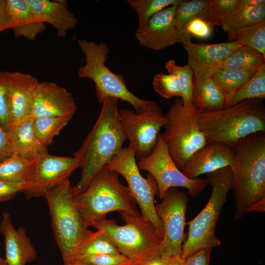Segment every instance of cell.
Instances as JSON below:
<instances>
[{
    "label": "cell",
    "mask_w": 265,
    "mask_h": 265,
    "mask_svg": "<svg viewBox=\"0 0 265 265\" xmlns=\"http://www.w3.org/2000/svg\"><path fill=\"white\" fill-rule=\"evenodd\" d=\"M232 149L229 167L238 220L248 212H265V132L250 135Z\"/></svg>",
    "instance_id": "cell-1"
},
{
    "label": "cell",
    "mask_w": 265,
    "mask_h": 265,
    "mask_svg": "<svg viewBox=\"0 0 265 265\" xmlns=\"http://www.w3.org/2000/svg\"><path fill=\"white\" fill-rule=\"evenodd\" d=\"M118 100L110 97L103 101L96 123L74 154L82 168L80 181L72 187L74 196L87 188L95 174L107 164L127 140L119 118Z\"/></svg>",
    "instance_id": "cell-2"
},
{
    "label": "cell",
    "mask_w": 265,
    "mask_h": 265,
    "mask_svg": "<svg viewBox=\"0 0 265 265\" xmlns=\"http://www.w3.org/2000/svg\"><path fill=\"white\" fill-rule=\"evenodd\" d=\"M197 123L207 143L215 141L233 148L250 135L265 132V108L263 100H246L217 111L199 113Z\"/></svg>",
    "instance_id": "cell-3"
},
{
    "label": "cell",
    "mask_w": 265,
    "mask_h": 265,
    "mask_svg": "<svg viewBox=\"0 0 265 265\" xmlns=\"http://www.w3.org/2000/svg\"><path fill=\"white\" fill-rule=\"evenodd\" d=\"M119 175L106 165L95 174L83 192L74 196L76 205L88 228L94 227L112 212L141 214L129 187L119 181Z\"/></svg>",
    "instance_id": "cell-4"
},
{
    "label": "cell",
    "mask_w": 265,
    "mask_h": 265,
    "mask_svg": "<svg viewBox=\"0 0 265 265\" xmlns=\"http://www.w3.org/2000/svg\"><path fill=\"white\" fill-rule=\"evenodd\" d=\"M208 185L212 188L208 202L203 209L187 223V238L182 247L181 257L185 259L197 251L213 248L221 244L215 231L222 206L232 188V177L229 167L207 174Z\"/></svg>",
    "instance_id": "cell-5"
},
{
    "label": "cell",
    "mask_w": 265,
    "mask_h": 265,
    "mask_svg": "<svg viewBox=\"0 0 265 265\" xmlns=\"http://www.w3.org/2000/svg\"><path fill=\"white\" fill-rule=\"evenodd\" d=\"M46 198L56 242L64 264L73 263L76 251L91 231L77 207L69 179L49 191Z\"/></svg>",
    "instance_id": "cell-6"
},
{
    "label": "cell",
    "mask_w": 265,
    "mask_h": 265,
    "mask_svg": "<svg viewBox=\"0 0 265 265\" xmlns=\"http://www.w3.org/2000/svg\"><path fill=\"white\" fill-rule=\"evenodd\" d=\"M119 212L125 225H119L115 220L105 218L94 227L103 229L120 253L133 262L141 263L160 255L159 248L163 237L153 223L141 214Z\"/></svg>",
    "instance_id": "cell-7"
},
{
    "label": "cell",
    "mask_w": 265,
    "mask_h": 265,
    "mask_svg": "<svg viewBox=\"0 0 265 265\" xmlns=\"http://www.w3.org/2000/svg\"><path fill=\"white\" fill-rule=\"evenodd\" d=\"M80 50L85 56V63L78 71L79 77L89 79L95 84L97 98L102 104L106 98H114L126 101L138 112L147 104L148 100L142 99L127 87L123 76L117 74L106 66L109 49L106 44L102 41L97 43L85 39L77 41Z\"/></svg>",
    "instance_id": "cell-8"
},
{
    "label": "cell",
    "mask_w": 265,
    "mask_h": 265,
    "mask_svg": "<svg viewBox=\"0 0 265 265\" xmlns=\"http://www.w3.org/2000/svg\"><path fill=\"white\" fill-rule=\"evenodd\" d=\"M199 113L192 104L185 107L181 98H178L164 115L161 135L171 158L181 171L192 155L207 143L198 125Z\"/></svg>",
    "instance_id": "cell-9"
},
{
    "label": "cell",
    "mask_w": 265,
    "mask_h": 265,
    "mask_svg": "<svg viewBox=\"0 0 265 265\" xmlns=\"http://www.w3.org/2000/svg\"><path fill=\"white\" fill-rule=\"evenodd\" d=\"M106 165L124 177L132 196L140 209L141 215L152 222L163 237L162 222L155 210V196L158 193L157 183L150 174H148L147 178L141 175L133 149L129 145L128 147H123L113 156Z\"/></svg>",
    "instance_id": "cell-10"
},
{
    "label": "cell",
    "mask_w": 265,
    "mask_h": 265,
    "mask_svg": "<svg viewBox=\"0 0 265 265\" xmlns=\"http://www.w3.org/2000/svg\"><path fill=\"white\" fill-rule=\"evenodd\" d=\"M139 170L149 172L158 186V196L162 199L166 191L171 187H182L187 190L190 197L200 196L208 185L206 179H189L180 170L171 158L161 134L157 144L147 157L138 160Z\"/></svg>",
    "instance_id": "cell-11"
},
{
    "label": "cell",
    "mask_w": 265,
    "mask_h": 265,
    "mask_svg": "<svg viewBox=\"0 0 265 265\" xmlns=\"http://www.w3.org/2000/svg\"><path fill=\"white\" fill-rule=\"evenodd\" d=\"M122 127L135 151L136 159L148 156L155 147L165 117L155 101L148 100L138 112L121 108L118 111Z\"/></svg>",
    "instance_id": "cell-12"
},
{
    "label": "cell",
    "mask_w": 265,
    "mask_h": 265,
    "mask_svg": "<svg viewBox=\"0 0 265 265\" xmlns=\"http://www.w3.org/2000/svg\"><path fill=\"white\" fill-rule=\"evenodd\" d=\"M188 195L177 187L165 192L161 202L155 205L156 213L163 227L162 240L159 248L161 256L168 258L179 256L185 241L184 228Z\"/></svg>",
    "instance_id": "cell-13"
},
{
    "label": "cell",
    "mask_w": 265,
    "mask_h": 265,
    "mask_svg": "<svg viewBox=\"0 0 265 265\" xmlns=\"http://www.w3.org/2000/svg\"><path fill=\"white\" fill-rule=\"evenodd\" d=\"M80 167L79 159L75 156H44L36 161L31 177L21 192L28 199L45 197L49 191L69 179L72 173Z\"/></svg>",
    "instance_id": "cell-14"
},
{
    "label": "cell",
    "mask_w": 265,
    "mask_h": 265,
    "mask_svg": "<svg viewBox=\"0 0 265 265\" xmlns=\"http://www.w3.org/2000/svg\"><path fill=\"white\" fill-rule=\"evenodd\" d=\"M191 38L185 33L180 37V43L187 53V64L193 72V79L197 80L210 78L232 51L242 46L236 41L211 44L194 43Z\"/></svg>",
    "instance_id": "cell-15"
},
{
    "label": "cell",
    "mask_w": 265,
    "mask_h": 265,
    "mask_svg": "<svg viewBox=\"0 0 265 265\" xmlns=\"http://www.w3.org/2000/svg\"><path fill=\"white\" fill-rule=\"evenodd\" d=\"M77 109L74 98L65 88L52 82L39 81L34 90L31 116L72 119Z\"/></svg>",
    "instance_id": "cell-16"
},
{
    "label": "cell",
    "mask_w": 265,
    "mask_h": 265,
    "mask_svg": "<svg viewBox=\"0 0 265 265\" xmlns=\"http://www.w3.org/2000/svg\"><path fill=\"white\" fill-rule=\"evenodd\" d=\"M3 77L10 127L31 116L33 94L39 80L30 74L19 71L4 72Z\"/></svg>",
    "instance_id": "cell-17"
},
{
    "label": "cell",
    "mask_w": 265,
    "mask_h": 265,
    "mask_svg": "<svg viewBox=\"0 0 265 265\" xmlns=\"http://www.w3.org/2000/svg\"><path fill=\"white\" fill-rule=\"evenodd\" d=\"M176 8L173 5L162 9L144 27L137 28L135 37L141 46L158 51L180 43L174 21Z\"/></svg>",
    "instance_id": "cell-18"
},
{
    "label": "cell",
    "mask_w": 265,
    "mask_h": 265,
    "mask_svg": "<svg viewBox=\"0 0 265 265\" xmlns=\"http://www.w3.org/2000/svg\"><path fill=\"white\" fill-rule=\"evenodd\" d=\"M233 150L227 145L215 141L207 143L195 153L182 170L189 179L229 167L233 160Z\"/></svg>",
    "instance_id": "cell-19"
},
{
    "label": "cell",
    "mask_w": 265,
    "mask_h": 265,
    "mask_svg": "<svg viewBox=\"0 0 265 265\" xmlns=\"http://www.w3.org/2000/svg\"><path fill=\"white\" fill-rule=\"evenodd\" d=\"M0 232L4 238L7 265H26L35 260L36 251L25 229L21 226L16 230L8 212L2 214Z\"/></svg>",
    "instance_id": "cell-20"
},
{
    "label": "cell",
    "mask_w": 265,
    "mask_h": 265,
    "mask_svg": "<svg viewBox=\"0 0 265 265\" xmlns=\"http://www.w3.org/2000/svg\"><path fill=\"white\" fill-rule=\"evenodd\" d=\"M38 18L45 24H50L59 37L76 28L78 19L68 8L66 0H27Z\"/></svg>",
    "instance_id": "cell-21"
},
{
    "label": "cell",
    "mask_w": 265,
    "mask_h": 265,
    "mask_svg": "<svg viewBox=\"0 0 265 265\" xmlns=\"http://www.w3.org/2000/svg\"><path fill=\"white\" fill-rule=\"evenodd\" d=\"M34 119L30 116L10 127L8 135L13 154L30 161H36L49 154L47 147L43 145L35 135L33 128Z\"/></svg>",
    "instance_id": "cell-22"
},
{
    "label": "cell",
    "mask_w": 265,
    "mask_h": 265,
    "mask_svg": "<svg viewBox=\"0 0 265 265\" xmlns=\"http://www.w3.org/2000/svg\"><path fill=\"white\" fill-rule=\"evenodd\" d=\"M15 37L33 41L46 30L45 24L33 12L27 0H6Z\"/></svg>",
    "instance_id": "cell-23"
},
{
    "label": "cell",
    "mask_w": 265,
    "mask_h": 265,
    "mask_svg": "<svg viewBox=\"0 0 265 265\" xmlns=\"http://www.w3.org/2000/svg\"><path fill=\"white\" fill-rule=\"evenodd\" d=\"M225 96L211 78L202 80L193 79L192 104L200 113L220 110L225 107Z\"/></svg>",
    "instance_id": "cell-24"
},
{
    "label": "cell",
    "mask_w": 265,
    "mask_h": 265,
    "mask_svg": "<svg viewBox=\"0 0 265 265\" xmlns=\"http://www.w3.org/2000/svg\"><path fill=\"white\" fill-rule=\"evenodd\" d=\"M105 254H120L117 247L102 229L86 237L78 247L74 260L79 257Z\"/></svg>",
    "instance_id": "cell-25"
},
{
    "label": "cell",
    "mask_w": 265,
    "mask_h": 265,
    "mask_svg": "<svg viewBox=\"0 0 265 265\" xmlns=\"http://www.w3.org/2000/svg\"><path fill=\"white\" fill-rule=\"evenodd\" d=\"M265 57L254 49L241 46L232 51L218 69L245 70L259 68L265 63Z\"/></svg>",
    "instance_id": "cell-26"
},
{
    "label": "cell",
    "mask_w": 265,
    "mask_h": 265,
    "mask_svg": "<svg viewBox=\"0 0 265 265\" xmlns=\"http://www.w3.org/2000/svg\"><path fill=\"white\" fill-rule=\"evenodd\" d=\"M258 68L245 70H216L210 77L225 96L226 103L257 72Z\"/></svg>",
    "instance_id": "cell-27"
},
{
    "label": "cell",
    "mask_w": 265,
    "mask_h": 265,
    "mask_svg": "<svg viewBox=\"0 0 265 265\" xmlns=\"http://www.w3.org/2000/svg\"><path fill=\"white\" fill-rule=\"evenodd\" d=\"M35 162L13 154L0 162V181L24 184L28 182L33 173Z\"/></svg>",
    "instance_id": "cell-28"
},
{
    "label": "cell",
    "mask_w": 265,
    "mask_h": 265,
    "mask_svg": "<svg viewBox=\"0 0 265 265\" xmlns=\"http://www.w3.org/2000/svg\"><path fill=\"white\" fill-rule=\"evenodd\" d=\"M265 98V63L226 103L225 107L250 99Z\"/></svg>",
    "instance_id": "cell-29"
},
{
    "label": "cell",
    "mask_w": 265,
    "mask_h": 265,
    "mask_svg": "<svg viewBox=\"0 0 265 265\" xmlns=\"http://www.w3.org/2000/svg\"><path fill=\"white\" fill-rule=\"evenodd\" d=\"M229 41L249 47L265 57V21L228 32Z\"/></svg>",
    "instance_id": "cell-30"
},
{
    "label": "cell",
    "mask_w": 265,
    "mask_h": 265,
    "mask_svg": "<svg viewBox=\"0 0 265 265\" xmlns=\"http://www.w3.org/2000/svg\"><path fill=\"white\" fill-rule=\"evenodd\" d=\"M263 21H265V6L251 7L238 4L236 9L225 21L221 27L224 31L228 32Z\"/></svg>",
    "instance_id": "cell-31"
},
{
    "label": "cell",
    "mask_w": 265,
    "mask_h": 265,
    "mask_svg": "<svg viewBox=\"0 0 265 265\" xmlns=\"http://www.w3.org/2000/svg\"><path fill=\"white\" fill-rule=\"evenodd\" d=\"M209 0H181L176 5L174 21L180 39L188 23L192 19L200 17L206 11Z\"/></svg>",
    "instance_id": "cell-32"
},
{
    "label": "cell",
    "mask_w": 265,
    "mask_h": 265,
    "mask_svg": "<svg viewBox=\"0 0 265 265\" xmlns=\"http://www.w3.org/2000/svg\"><path fill=\"white\" fill-rule=\"evenodd\" d=\"M71 119L67 117H44L34 119L33 128L37 139L44 146L53 144L55 136Z\"/></svg>",
    "instance_id": "cell-33"
},
{
    "label": "cell",
    "mask_w": 265,
    "mask_h": 265,
    "mask_svg": "<svg viewBox=\"0 0 265 265\" xmlns=\"http://www.w3.org/2000/svg\"><path fill=\"white\" fill-rule=\"evenodd\" d=\"M181 0H128L130 6L138 16L137 28L144 27L149 20L162 9L173 5H177Z\"/></svg>",
    "instance_id": "cell-34"
},
{
    "label": "cell",
    "mask_w": 265,
    "mask_h": 265,
    "mask_svg": "<svg viewBox=\"0 0 265 265\" xmlns=\"http://www.w3.org/2000/svg\"><path fill=\"white\" fill-rule=\"evenodd\" d=\"M166 69L168 73L173 74L176 77L181 91L183 105L187 107L192 104V92L193 88V72L187 64L179 66L176 62L171 59L165 64Z\"/></svg>",
    "instance_id": "cell-35"
},
{
    "label": "cell",
    "mask_w": 265,
    "mask_h": 265,
    "mask_svg": "<svg viewBox=\"0 0 265 265\" xmlns=\"http://www.w3.org/2000/svg\"><path fill=\"white\" fill-rule=\"evenodd\" d=\"M239 0H210L206 11L200 16L212 27L221 26L236 9Z\"/></svg>",
    "instance_id": "cell-36"
},
{
    "label": "cell",
    "mask_w": 265,
    "mask_h": 265,
    "mask_svg": "<svg viewBox=\"0 0 265 265\" xmlns=\"http://www.w3.org/2000/svg\"><path fill=\"white\" fill-rule=\"evenodd\" d=\"M152 84L154 91L164 98L182 97L177 79L173 74L159 73L154 77Z\"/></svg>",
    "instance_id": "cell-37"
},
{
    "label": "cell",
    "mask_w": 265,
    "mask_h": 265,
    "mask_svg": "<svg viewBox=\"0 0 265 265\" xmlns=\"http://www.w3.org/2000/svg\"><path fill=\"white\" fill-rule=\"evenodd\" d=\"M74 262L89 265H125L133 261L121 254H105L79 257Z\"/></svg>",
    "instance_id": "cell-38"
},
{
    "label": "cell",
    "mask_w": 265,
    "mask_h": 265,
    "mask_svg": "<svg viewBox=\"0 0 265 265\" xmlns=\"http://www.w3.org/2000/svg\"><path fill=\"white\" fill-rule=\"evenodd\" d=\"M213 28V27L206 21L198 17L192 19L188 23L184 32L181 35L186 33L191 37L207 39L212 34Z\"/></svg>",
    "instance_id": "cell-39"
},
{
    "label": "cell",
    "mask_w": 265,
    "mask_h": 265,
    "mask_svg": "<svg viewBox=\"0 0 265 265\" xmlns=\"http://www.w3.org/2000/svg\"><path fill=\"white\" fill-rule=\"evenodd\" d=\"M3 72L0 71V126L8 133L10 128V117Z\"/></svg>",
    "instance_id": "cell-40"
},
{
    "label": "cell",
    "mask_w": 265,
    "mask_h": 265,
    "mask_svg": "<svg viewBox=\"0 0 265 265\" xmlns=\"http://www.w3.org/2000/svg\"><path fill=\"white\" fill-rule=\"evenodd\" d=\"M25 183L0 181V202L9 200L21 192Z\"/></svg>",
    "instance_id": "cell-41"
},
{
    "label": "cell",
    "mask_w": 265,
    "mask_h": 265,
    "mask_svg": "<svg viewBox=\"0 0 265 265\" xmlns=\"http://www.w3.org/2000/svg\"><path fill=\"white\" fill-rule=\"evenodd\" d=\"M212 248L200 249L184 259V265H209Z\"/></svg>",
    "instance_id": "cell-42"
},
{
    "label": "cell",
    "mask_w": 265,
    "mask_h": 265,
    "mask_svg": "<svg viewBox=\"0 0 265 265\" xmlns=\"http://www.w3.org/2000/svg\"><path fill=\"white\" fill-rule=\"evenodd\" d=\"M13 155L8 133L0 126V162Z\"/></svg>",
    "instance_id": "cell-43"
},
{
    "label": "cell",
    "mask_w": 265,
    "mask_h": 265,
    "mask_svg": "<svg viewBox=\"0 0 265 265\" xmlns=\"http://www.w3.org/2000/svg\"><path fill=\"white\" fill-rule=\"evenodd\" d=\"M11 18L7 9L6 0H0V32L11 28Z\"/></svg>",
    "instance_id": "cell-44"
},
{
    "label": "cell",
    "mask_w": 265,
    "mask_h": 265,
    "mask_svg": "<svg viewBox=\"0 0 265 265\" xmlns=\"http://www.w3.org/2000/svg\"><path fill=\"white\" fill-rule=\"evenodd\" d=\"M167 259L159 255L141 263L140 265H166Z\"/></svg>",
    "instance_id": "cell-45"
},
{
    "label": "cell",
    "mask_w": 265,
    "mask_h": 265,
    "mask_svg": "<svg viewBox=\"0 0 265 265\" xmlns=\"http://www.w3.org/2000/svg\"><path fill=\"white\" fill-rule=\"evenodd\" d=\"M239 5L251 7L265 6V0H239Z\"/></svg>",
    "instance_id": "cell-46"
},
{
    "label": "cell",
    "mask_w": 265,
    "mask_h": 265,
    "mask_svg": "<svg viewBox=\"0 0 265 265\" xmlns=\"http://www.w3.org/2000/svg\"><path fill=\"white\" fill-rule=\"evenodd\" d=\"M166 265H184V259L181 256L168 258Z\"/></svg>",
    "instance_id": "cell-47"
},
{
    "label": "cell",
    "mask_w": 265,
    "mask_h": 265,
    "mask_svg": "<svg viewBox=\"0 0 265 265\" xmlns=\"http://www.w3.org/2000/svg\"><path fill=\"white\" fill-rule=\"evenodd\" d=\"M0 265H7V262L5 259L2 258L0 255Z\"/></svg>",
    "instance_id": "cell-48"
},
{
    "label": "cell",
    "mask_w": 265,
    "mask_h": 265,
    "mask_svg": "<svg viewBox=\"0 0 265 265\" xmlns=\"http://www.w3.org/2000/svg\"><path fill=\"white\" fill-rule=\"evenodd\" d=\"M64 265H78V263L74 262L73 263L64 264Z\"/></svg>",
    "instance_id": "cell-49"
},
{
    "label": "cell",
    "mask_w": 265,
    "mask_h": 265,
    "mask_svg": "<svg viewBox=\"0 0 265 265\" xmlns=\"http://www.w3.org/2000/svg\"><path fill=\"white\" fill-rule=\"evenodd\" d=\"M133 262H132L130 263H129L128 264H126V265H130V264H131L132 263H133ZM78 263V265H86V264H82V263H78V262H77Z\"/></svg>",
    "instance_id": "cell-50"
},
{
    "label": "cell",
    "mask_w": 265,
    "mask_h": 265,
    "mask_svg": "<svg viewBox=\"0 0 265 265\" xmlns=\"http://www.w3.org/2000/svg\"><path fill=\"white\" fill-rule=\"evenodd\" d=\"M140 264L141 263H140L133 262V263H132L130 265H140Z\"/></svg>",
    "instance_id": "cell-51"
}]
</instances>
